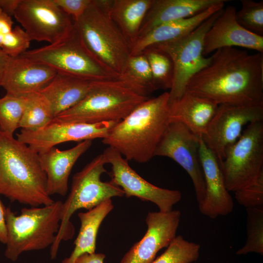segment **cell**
<instances>
[{"label":"cell","instance_id":"2e32d148","mask_svg":"<svg viewBox=\"0 0 263 263\" xmlns=\"http://www.w3.org/2000/svg\"><path fill=\"white\" fill-rule=\"evenodd\" d=\"M181 215L178 210L149 212L145 235L132 246L119 263H151L157 253L167 247L176 237Z\"/></svg>","mask_w":263,"mask_h":263},{"label":"cell","instance_id":"e575fe53","mask_svg":"<svg viewBox=\"0 0 263 263\" xmlns=\"http://www.w3.org/2000/svg\"><path fill=\"white\" fill-rule=\"evenodd\" d=\"M31 41L24 30L16 26L3 36L0 49L11 57H17L27 51Z\"/></svg>","mask_w":263,"mask_h":263},{"label":"cell","instance_id":"1f68e13d","mask_svg":"<svg viewBox=\"0 0 263 263\" xmlns=\"http://www.w3.org/2000/svg\"><path fill=\"white\" fill-rule=\"evenodd\" d=\"M143 54L146 57L155 85L158 89H170L172 82L173 67L169 57L153 48L146 49Z\"/></svg>","mask_w":263,"mask_h":263},{"label":"cell","instance_id":"ffe728a7","mask_svg":"<svg viewBox=\"0 0 263 263\" xmlns=\"http://www.w3.org/2000/svg\"><path fill=\"white\" fill-rule=\"evenodd\" d=\"M92 144V140H86L68 150H60L55 147L38 153L40 165L46 175L47 191L50 196L66 195L72 169Z\"/></svg>","mask_w":263,"mask_h":263},{"label":"cell","instance_id":"60d3db41","mask_svg":"<svg viewBox=\"0 0 263 263\" xmlns=\"http://www.w3.org/2000/svg\"><path fill=\"white\" fill-rule=\"evenodd\" d=\"M11 57L0 49V86Z\"/></svg>","mask_w":263,"mask_h":263},{"label":"cell","instance_id":"277c9868","mask_svg":"<svg viewBox=\"0 0 263 263\" xmlns=\"http://www.w3.org/2000/svg\"><path fill=\"white\" fill-rule=\"evenodd\" d=\"M113 0H92L84 13L74 20L84 46L114 77L125 71L131 45L111 19Z\"/></svg>","mask_w":263,"mask_h":263},{"label":"cell","instance_id":"ba28073f","mask_svg":"<svg viewBox=\"0 0 263 263\" xmlns=\"http://www.w3.org/2000/svg\"><path fill=\"white\" fill-rule=\"evenodd\" d=\"M20 56L45 64L57 72L92 81L116 78L87 49L75 26L58 42L27 50Z\"/></svg>","mask_w":263,"mask_h":263},{"label":"cell","instance_id":"9c48e42d","mask_svg":"<svg viewBox=\"0 0 263 263\" xmlns=\"http://www.w3.org/2000/svg\"><path fill=\"white\" fill-rule=\"evenodd\" d=\"M222 10L213 14L188 34L150 47L167 55L172 62L173 75L169 92V104L183 95L190 79L208 64L210 56L205 57L203 54L204 38Z\"/></svg>","mask_w":263,"mask_h":263},{"label":"cell","instance_id":"b9f144b4","mask_svg":"<svg viewBox=\"0 0 263 263\" xmlns=\"http://www.w3.org/2000/svg\"><path fill=\"white\" fill-rule=\"evenodd\" d=\"M3 38V36L0 34V49L1 48Z\"/></svg>","mask_w":263,"mask_h":263},{"label":"cell","instance_id":"8fae6325","mask_svg":"<svg viewBox=\"0 0 263 263\" xmlns=\"http://www.w3.org/2000/svg\"><path fill=\"white\" fill-rule=\"evenodd\" d=\"M14 16L31 40L53 44L74 29L73 19L54 0H20Z\"/></svg>","mask_w":263,"mask_h":263},{"label":"cell","instance_id":"cb8c5ba5","mask_svg":"<svg viewBox=\"0 0 263 263\" xmlns=\"http://www.w3.org/2000/svg\"><path fill=\"white\" fill-rule=\"evenodd\" d=\"M93 81L57 72L39 92L49 102L55 117L73 108L88 93Z\"/></svg>","mask_w":263,"mask_h":263},{"label":"cell","instance_id":"7bdbcfd3","mask_svg":"<svg viewBox=\"0 0 263 263\" xmlns=\"http://www.w3.org/2000/svg\"><path fill=\"white\" fill-rule=\"evenodd\" d=\"M197 263V262H194V263Z\"/></svg>","mask_w":263,"mask_h":263},{"label":"cell","instance_id":"30bf717a","mask_svg":"<svg viewBox=\"0 0 263 263\" xmlns=\"http://www.w3.org/2000/svg\"><path fill=\"white\" fill-rule=\"evenodd\" d=\"M229 192L249 185L263 172V120L252 122L225 150L219 163Z\"/></svg>","mask_w":263,"mask_h":263},{"label":"cell","instance_id":"836d02e7","mask_svg":"<svg viewBox=\"0 0 263 263\" xmlns=\"http://www.w3.org/2000/svg\"><path fill=\"white\" fill-rule=\"evenodd\" d=\"M234 192L237 202L246 208L263 207V172L252 183Z\"/></svg>","mask_w":263,"mask_h":263},{"label":"cell","instance_id":"8992f818","mask_svg":"<svg viewBox=\"0 0 263 263\" xmlns=\"http://www.w3.org/2000/svg\"><path fill=\"white\" fill-rule=\"evenodd\" d=\"M62 204L56 201L41 207H24L18 215L6 207L5 257L15 262L24 252L51 246L59 228Z\"/></svg>","mask_w":263,"mask_h":263},{"label":"cell","instance_id":"7c38bea8","mask_svg":"<svg viewBox=\"0 0 263 263\" xmlns=\"http://www.w3.org/2000/svg\"><path fill=\"white\" fill-rule=\"evenodd\" d=\"M263 120V103L220 104L205 133L201 137L216 155L219 163L226 149L241 136L247 124Z\"/></svg>","mask_w":263,"mask_h":263},{"label":"cell","instance_id":"f546056e","mask_svg":"<svg viewBox=\"0 0 263 263\" xmlns=\"http://www.w3.org/2000/svg\"><path fill=\"white\" fill-rule=\"evenodd\" d=\"M200 249L199 244L176 236L167 249L151 263H193L198 260Z\"/></svg>","mask_w":263,"mask_h":263},{"label":"cell","instance_id":"4fadbf2b","mask_svg":"<svg viewBox=\"0 0 263 263\" xmlns=\"http://www.w3.org/2000/svg\"><path fill=\"white\" fill-rule=\"evenodd\" d=\"M199 138L179 122L169 123L154 153V156L169 157L184 169L191 178L196 200L205 196V183L201 164Z\"/></svg>","mask_w":263,"mask_h":263},{"label":"cell","instance_id":"7402d4cb","mask_svg":"<svg viewBox=\"0 0 263 263\" xmlns=\"http://www.w3.org/2000/svg\"><path fill=\"white\" fill-rule=\"evenodd\" d=\"M227 0H223L192 17L161 24L139 37L131 46V55L142 54L154 45L184 36L199 26L215 13L223 9Z\"/></svg>","mask_w":263,"mask_h":263},{"label":"cell","instance_id":"3957f363","mask_svg":"<svg viewBox=\"0 0 263 263\" xmlns=\"http://www.w3.org/2000/svg\"><path fill=\"white\" fill-rule=\"evenodd\" d=\"M0 195L30 207L48 206L55 202L48 193L47 177L38 153L1 131Z\"/></svg>","mask_w":263,"mask_h":263},{"label":"cell","instance_id":"f35d334b","mask_svg":"<svg viewBox=\"0 0 263 263\" xmlns=\"http://www.w3.org/2000/svg\"><path fill=\"white\" fill-rule=\"evenodd\" d=\"M5 209L0 200V242L5 244L7 240V232L5 223Z\"/></svg>","mask_w":263,"mask_h":263},{"label":"cell","instance_id":"4316f807","mask_svg":"<svg viewBox=\"0 0 263 263\" xmlns=\"http://www.w3.org/2000/svg\"><path fill=\"white\" fill-rule=\"evenodd\" d=\"M118 78L139 94L146 97L157 90L149 62L143 54L131 56L125 71Z\"/></svg>","mask_w":263,"mask_h":263},{"label":"cell","instance_id":"52a82bcc","mask_svg":"<svg viewBox=\"0 0 263 263\" xmlns=\"http://www.w3.org/2000/svg\"><path fill=\"white\" fill-rule=\"evenodd\" d=\"M106 164L107 160L102 153L74 175L70 192L62 204L59 228L51 246L52 259L56 258L61 241L73 236L75 228L70 219L76 210L80 208L90 210L113 197L125 195L122 189L111 181H101L102 174L106 172Z\"/></svg>","mask_w":263,"mask_h":263},{"label":"cell","instance_id":"9a60e30c","mask_svg":"<svg viewBox=\"0 0 263 263\" xmlns=\"http://www.w3.org/2000/svg\"><path fill=\"white\" fill-rule=\"evenodd\" d=\"M116 123L113 122H69L55 118L38 130L30 131L21 129L17 134V139L39 153L62 143L103 139Z\"/></svg>","mask_w":263,"mask_h":263},{"label":"cell","instance_id":"d6986e66","mask_svg":"<svg viewBox=\"0 0 263 263\" xmlns=\"http://www.w3.org/2000/svg\"><path fill=\"white\" fill-rule=\"evenodd\" d=\"M57 73L45 64L22 56L11 57L0 86L6 94L26 96L41 91Z\"/></svg>","mask_w":263,"mask_h":263},{"label":"cell","instance_id":"4dcf8cb0","mask_svg":"<svg viewBox=\"0 0 263 263\" xmlns=\"http://www.w3.org/2000/svg\"><path fill=\"white\" fill-rule=\"evenodd\" d=\"M26 101V96L8 94L0 98V131L13 136L19 128Z\"/></svg>","mask_w":263,"mask_h":263},{"label":"cell","instance_id":"5bb4252c","mask_svg":"<svg viewBox=\"0 0 263 263\" xmlns=\"http://www.w3.org/2000/svg\"><path fill=\"white\" fill-rule=\"evenodd\" d=\"M111 165V181L124 191L127 198L135 196L155 204L159 211L167 212L182 197L178 190H170L154 186L140 176L129 165L128 160L113 148L108 147L102 153Z\"/></svg>","mask_w":263,"mask_h":263},{"label":"cell","instance_id":"8d00e7d4","mask_svg":"<svg viewBox=\"0 0 263 263\" xmlns=\"http://www.w3.org/2000/svg\"><path fill=\"white\" fill-rule=\"evenodd\" d=\"M105 258L102 253H85L78 257L75 263H103Z\"/></svg>","mask_w":263,"mask_h":263},{"label":"cell","instance_id":"7a4b0ae2","mask_svg":"<svg viewBox=\"0 0 263 263\" xmlns=\"http://www.w3.org/2000/svg\"><path fill=\"white\" fill-rule=\"evenodd\" d=\"M169 92L145 100L115 124L102 142L128 161H149L169 124Z\"/></svg>","mask_w":263,"mask_h":263},{"label":"cell","instance_id":"f1b7e54d","mask_svg":"<svg viewBox=\"0 0 263 263\" xmlns=\"http://www.w3.org/2000/svg\"><path fill=\"white\" fill-rule=\"evenodd\" d=\"M247 239L244 246L236 253L246 255L254 252L263 255V207L246 208Z\"/></svg>","mask_w":263,"mask_h":263},{"label":"cell","instance_id":"e0dca14e","mask_svg":"<svg viewBox=\"0 0 263 263\" xmlns=\"http://www.w3.org/2000/svg\"><path fill=\"white\" fill-rule=\"evenodd\" d=\"M199 152L205 183V196L198 204L200 212L214 219L230 214L233 199L227 190L219 162L214 153L199 138Z\"/></svg>","mask_w":263,"mask_h":263},{"label":"cell","instance_id":"d4e9b609","mask_svg":"<svg viewBox=\"0 0 263 263\" xmlns=\"http://www.w3.org/2000/svg\"><path fill=\"white\" fill-rule=\"evenodd\" d=\"M111 199L107 200L87 212L78 213L80 227L74 242L75 247L61 263H75L80 256L95 253L98 229L105 218L113 209Z\"/></svg>","mask_w":263,"mask_h":263},{"label":"cell","instance_id":"74e56055","mask_svg":"<svg viewBox=\"0 0 263 263\" xmlns=\"http://www.w3.org/2000/svg\"><path fill=\"white\" fill-rule=\"evenodd\" d=\"M13 24L11 16L0 8V34L4 36L10 33L13 29Z\"/></svg>","mask_w":263,"mask_h":263},{"label":"cell","instance_id":"ab89813d","mask_svg":"<svg viewBox=\"0 0 263 263\" xmlns=\"http://www.w3.org/2000/svg\"><path fill=\"white\" fill-rule=\"evenodd\" d=\"M19 2L20 0H0V8L11 16L14 15Z\"/></svg>","mask_w":263,"mask_h":263},{"label":"cell","instance_id":"484cf974","mask_svg":"<svg viewBox=\"0 0 263 263\" xmlns=\"http://www.w3.org/2000/svg\"><path fill=\"white\" fill-rule=\"evenodd\" d=\"M153 0H113L109 14L131 45Z\"/></svg>","mask_w":263,"mask_h":263},{"label":"cell","instance_id":"ac0fdd59","mask_svg":"<svg viewBox=\"0 0 263 263\" xmlns=\"http://www.w3.org/2000/svg\"><path fill=\"white\" fill-rule=\"evenodd\" d=\"M236 8L223 9L205 35L203 54L205 56L225 47H241L263 53V36L245 29L237 21Z\"/></svg>","mask_w":263,"mask_h":263},{"label":"cell","instance_id":"d590c367","mask_svg":"<svg viewBox=\"0 0 263 263\" xmlns=\"http://www.w3.org/2000/svg\"><path fill=\"white\" fill-rule=\"evenodd\" d=\"M92 0H54L66 14L74 20L80 17L85 11Z\"/></svg>","mask_w":263,"mask_h":263},{"label":"cell","instance_id":"5b68a950","mask_svg":"<svg viewBox=\"0 0 263 263\" xmlns=\"http://www.w3.org/2000/svg\"><path fill=\"white\" fill-rule=\"evenodd\" d=\"M148 98L118 78L93 81L80 102L55 118L69 122L118 123Z\"/></svg>","mask_w":263,"mask_h":263},{"label":"cell","instance_id":"d6a6232c","mask_svg":"<svg viewBox=\"0 0 263 263\" xmlns=\"http://www.w3.org/2000/svg\"><path fill=\"white\" fill-rule=\"evenodd\" d=\"M241 3L235 14L237 22L247 31L263 36V1L242 0Z\"/></svg>","mask_w":263,"mask_h":263},{"label":"cell","instance_id":"83f0119b","mask_svg":"<svg viewBox=\"0 0 263 263\" xmlns=\"http://www.w3.org/2000/svg\"><path fill=\"white\" fill-rule=\"evenodd\" d=\"M26 104L19 128L30 131L38 130L49 123L55 117L51 105L39 92L26 96Z\"/></svg>","mask_w":263,"mask_h":263},{"label":"cell","instance_id":"44dd1931","mask_svg":"<svg viewBox=\"0 0 263 263\" xmlns=\"http://www.w3.org/2000/svg\"><path fill=\"white\" fill-rule=\"evenodd\" d=\"M169 105V123H181L199 137L205 133L219 106L210 99L188 91Z\"/></svg>","mask_w":263,"mask_h":263},{"label":"cell","instance_id":"6da1fadb","mask_svg":"<svg viewBox=\"0 0 263 263\" xmlns=\"http://www.w3.org/2000/svg\"><path fill=\"white\" fill-rule=\"evenodd\" d=\"M186 91L220 104L263 103V53L236 47L218 49L194 75Z\"/></svg>","mask_w":263,"mask_h":263},{"label":"cell","instance_id":"603a6c76","mask_svg":"<svg viewBox=\"0 0 263 263\" xmlns=\"http://www.w3.org/2000/svg\"><path fill=\"white\" fill-rule=\"evenodd\" d=\"M222 0H153L137 38L161 24L192 17Z\"/></svg>","mask_w":263,"mask_h":263}]
</instances>
